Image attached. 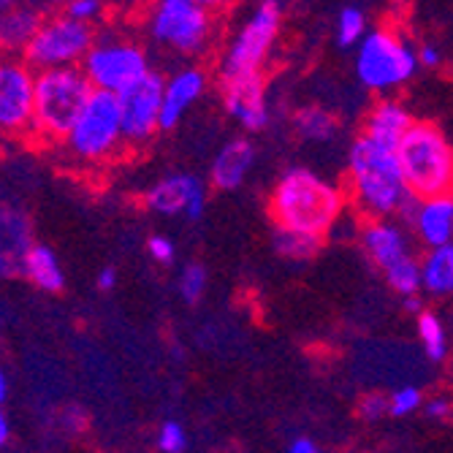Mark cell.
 I'll return each instance as SVG.
<instances>
[{"label": "cell", "instance_id": "cell-23", "mask_svg": "<svg viewBox=\"0 0 453 453\" xmlns=\"http://www.w3.org/2000/svg\"><path fill=\"white\" fill-rule=\"evenodd\" d=\"M294 128L304 142H315V144H326L332 142L340 131L337 117L323 109V106H302L294 114Z\"/></svg>", "mask_w": 453, "mask_h": 453}, {"label": "cell", "instance_id": "cell-1", "mask_svg": "<svg viewBox=\"0 0 453 453\" xmlns=\"http://www.w3.org/2000/svg\"><path fill=\"white\" fill-rule=\"evenodd\" d=\"M345 207V193L326 177L294 166L288 169L272 196H269V212L277 228L304 234L312 239H320L334 228Z\"/></svg>", "mask_w": 453, "mask_h": 453}, {"label": "cell", "instance_id": "cell-24", "mask_svg": "<svg viewBox=\"0 0 453 453\" xmlns=\"http://www.w3.org/2000/svg\"><path fill=\"white\" fill-rule=\"evenodd\" d=\"M418 340H421L424 353L429 356V361H442L448 356L445 326H442V320L432 310H424L418 315Z\"/></svg>", "mask_w": 453, "mask_h": 453}, {"label": "cell", "instance_id": "cell-28", "mask_svg": "<svg viewBox=\"0 0 453 453\" xmlns=\"http://www.w3.org/2000/svg\"><path fill=\"white\" fill-rule=\"evenodd\" d=\"M190 445L188 432L180 421H163L157 429V450L160 453H185Z\"/></svg>", "mask_w": 453, "mask_h": 453}, {"label": "cell", "instance_id": "cell-4", "mask_svg": "<svg viewBox=\"0 0 453 453\" xmlns=\"http://www.w3.org/2000/svg\"><path fill=\"white\" fill-rule=\"evenodd\" d=\"M407 188L418 198L453 196V144L432 122H416L399 144Z\"/></svg>", "mask_w": 453, "mask_h": 453}, {"label": "cell", "instance_id": "cell-36", "mask_svg": "<svg viewBox=\"0 0 453 453\" xmlns=\"http://www.w3.org/2000/svg\"><path fill=\"white\" fill-rule=\"evenodd\" d=\"M288 453H326V450H320L312 440H307V437H296L294 442H291V448H288Z\"/></svg>", "mask_w": 453, "mask_h": 453}, {"label": "cell", "instance_id": "cell-6", "mask_svg": "<svg viewBox=\"0 0 453 453\" xmlns=\"http://www.w3.org/2000/svg\"><path fill=\"white\" fill-rule=\"evenodd\" d=\"M282 25V6L274 0L258 4L253 14L236 30L220 63V85L244 76H261L264 65L277 44Z\"/></svg>", "mask_w": 453, "mask_h": 453}, {"label": "cell", "instance_id": "cell-10", "mask_svg": "<svg viewBox=\"0 0 453 453\" xmlns=\"http://www.w3.org/2000/svg\"><path fill=\"white\" fill-rule=\"evenodd\" d=\"M81 71L98 93L122 96L144 76H150V60L142 44L131 38H101L81 63Z\"/></svg>", "mask_w": 453, "mask_h": 453}, {"label": "cell", "instance_id": "cell-13", "mask_svg": "<svg viewBox=\"0 0 453 453\" xmlns=\"http://www.w3.org/2000/svg\"><path fill=\"white\" fill-rule=\"evenodd\" d=\"M144 203L160 218H185L196 223L207 210V188L196 174H169L144 193Z\"/></svg>", "mask_w": 453, "mask_h": 453}, {"label": "cell", "instance_id": "cell-38", "mask_svg": "<svg viewBox=\"0 0 453 453\" xmlns=\"http://www.w3.org/2000/svg\"><path fill=\"white\" fill-rule=\"evenodd\" d=\"M9 437H12V424H9V416L6 413H0V442H9Z\"/></svg>", "mask_w": 453, "mask_h": 453}, {"label": "cell", "instance_id": "cell-17", "mask_svg": "<svg viewBox=\"0 0 453 453\" xmlns=\"http://www.w3.org/2000/svg\"><path fill=\"white\" fill-rule=\"evenodd\" d=\"M413 126H416L413 114H410L399 101L383 98L369 109L366 122H364V136L372 139L380 147L399 150V144L404 142V136L410 134Z\"/></svg>", "mask_w": 453, "mask_h": 453}, {"label": "cell", "instance_id": "cell-14", "mask_svg": "<svg viewBox=\"0 0 453 453\" xmlns=\"http://www.w3.org/2000/svg\"><path fill=\"white\" fill-rule=\"evenodd\" d=\"M223 88V104L226 111L239 122L244 131H264L269 122V106H266V85L261 76H244L236 81H226Z\"/></svg>", "mask_w": 453, "mask_h": 453}, {"label": "cell", "instance_id": "cell-5", "mask_svg": "<svg viewBox=\"0 0 453 453\" xmlns=\"http://www.w3.org/2000/svg\"><path fill=\"white\" fill-rule=\"evenodd\" d=\"M418 65V52L388 27L369 30L356 52V76L366 90L375 93L402 88L416 76Z\"/></svg>", "mask_w": 453, "mask_h": 453}, {"label": "cell", "instance_id": "cell-39", "mask_svg": "<svg viewBox=\"0 0 453 453\" xmlns=\"http://www.w3.org/2000/svg\"><path fill=\"white\" fill-rule=\"evenodd\" d=\"M6 399H9V375L4 372L0 375V404H6Z\"/></svg>", "mask_w": 453, "mask_h": 453}, {"label": "cell", "instance_id": "cell-31", "mask_svg": "<svg viewBox=\"0 0 453 453\" xmlns=\"http://www.w3.org/2000/svg\"><path fill=\"white\" fill-rule=\"evenodd\" d=\"M147 256L155 261V264H163V266H169L177 256V247L169 236H163V234H152L147 239Z\"/></svg>", "mask_w": 453, "mask_h": 453}, {"label": "cell", "instance_id": "cell-25", "mask_svg": "<svg viewBox=\"0 0 453 453\" xmlns=\"http://www.w3.org/2000/svg\"><path fill=\"white\" fill-rule=\"evenodd\" d=\"M320 247V239L304 236V234H294V231H274V250L288 258V261H310Z\"/></svg>", "mask_w": 453, "mask_h": 453}, {"label": "cell", "instance_id": "cell-29", "mask_svg": "<svg viewBox=\"0 0 453 453\" xmlns=\"http://www.w3.org/2000/svg\"><path fill=\"white\" fill-rule=\"evenodd\" d=\"M358 416L369 424H375L386 416H391V396L380 391H369L358 399Z\"/></svg>", "mask_w": 453, "mask_h": 453}, {"label": "cell", "instance_id": "cell-35", "mask_svg": "<svg viewBox=\"0 0 453 453\" xmlns=\"http://www.w3.org/2000/svg\"><path fill=\"white\" fill-rule=\"evenodd\" d=\"M96 285H98V291H111V288L117 285V272H114L111 266L101 269V272H98V280H96Z\"/></svg>", "mask_w": 453, "mask_h": 453}, {"label": "cell", "instance_id": "cell-26", "mask_svg": "<svg viewBox=\"0 0 453 453\" xmlns=\"http://www.w3.org/2000/svg\"><path fill=\"white\" fill-rule=\"evenodd\" d=\"M366 38V14L358 6H345L337 14V44L340 47H358Z\"/></svg>", "mask_w": 453, "mask_h": 453}, {"label": "cell", "instance_id": "cell-20", "mask_svg": "<svg viewBox=\"0 0 453 453\" xmlns=\"http://www.w3.org/2000/svg\"><path fill=\"white\" fill-rule=\"evenodd\" d=\"M413 228L429 250L450 247L453 244V196L421 198Z\"/></svg>", "mask_w": 453, "mask_h": 453}, {"label": "cell", "instance_id": "cell-2", "mask_svg": "<svg viewBox=\"0 0 453 453\" xmlns=\"http://www.w3.org/2000/svg\"><path fill=\"white\" fill-rule=\"evenodd\" d=\"M348 190L361 215L369 220H388L399 215L413 198L402 172L399 152L358 136L348 155Z\"/></svg>", "mask_w": 453, "mask_h": 453}, {"label": "cell", "instance_id": "cell-11", "mask_svg": "<svg viewBox=\"0 0 453 453\" xmlns=\"http://www.w3.org/2000/svg\"><path fill=\"white\" fill-rule=\"evenodd\" d=\"M35 119V71L25 60L0 65V128L9 136H33Z\"/></svg>", "mask_w": 453, "mask_h": 453}, {"label": "cell", "instance_id": "cell-7", "mask_svg": "<svg viewBox=\"0 0 453 453\" xmlns=\"http://www.w3.org/2000/svg\"><path fill=\"white\" fill-rule=\"evenodd\" d=\"M96 47V30L88 22H79L65 12H55L44 19L30 47L25 50V63L35 71L81 68L90 50Z\"/></svg>", "mask_w": 453, "mask_h": 453}, {"label": "cell", "instance_id": "cell-32", "mask_svg": "<svg viewBox=\"0 0 453 453\" xmlns=\"http://www.w3.org/2000/svg\"><path fill=\"white\" fill-rule=\"evenodd\" d=\"M68 17H73V19H79V22H93V19H98L101 17V12H104V4H98V0H71V4H65V9H63Z\"/></svg>", "mask_w": 453, "mask_h": 453}, {"label": "cell", "instance_id": "cell-19", "mask_svg": "<svg viewBox=\"0 0 453 453\" xmlns=\"http://www.w3.org/2000/svg\"><path fill=\"white\" fill-rule=\"evenodd\" d=\"M256 163V147L250 139H231L226 142L215 160H212V169H210V180L218 190H236L247 174H250Z\"/></svg>", "mask_w": 453, "mask_h": 453}, {"label": "cell", "instance_id": "cell-18", "mask_svg": "<svg viewBox=\"0 0 453 453\" xmlns=\"http://www.w3.org/2000/svg\"><path fill=\"white\" fill-rule=\"evenodd\" d=\"M47 9L35 4H4V14H0V44L6 52H22L30 47V41L41 30L47 19Z\"/></svg>", "mask_w": 453, "mask_h": 453}, {"label": "cell", "instance_id": "cell-16", "mask_svg": "<svg viewBox=\"0 0 453 453\" xmlns=\"http://www.w3.org/2000/svg\"><path fill=\"white\" fill-rule=\"evenodd\" d=\"M207 88V73L201 68H182L166 79V93H163V114H160V131H172L180 126L185 111L201 98Z\"/></svg>", "mask_w": 453, "mask_h": 453}, {"label": "cell", "instance_id": "cell-37", "mask_svg": "<svg viewBox=\"0 0 453 453\" xmlns=\"http://www.w3.org/2000/svg\"><path fill=\"white\" fill-rule=\"evenodd\" d=\"M404 310H410V312H416V318L424 312V302H421V296H407L404 299Z\"/></svg>", "mask_w": 453, "mask_h": 453}, {"label": "cell", "instance_id": "cell-21", "mask_svg": "<svg viewBox=\"0 0 453 453\" xmlns=\"http://www.w3.org/2000/svg\"><path fill=\"white\" fill-rule=\"evenodd\" d=\"M19 274L27 282H33L35 288H41V291H47V294H58V291H63V285H65V274H63V266H60L55 250L47 244H38V242L22 256Z\"/></svg>", "mask_w": 453, "mask_h": 453}, {"label": "cell", "instance_id": "cell-30", "mask_svg": "<svg viewBox=\"0 0 453 453\" xmlns=\"http://www.w3.org/2000/svg\"><path fill=\"white\" fill-rule=\"evenodd\" d=\"M424 404V394L418 386H402L391 394V416H410Z\"/></svg>", "mask_w": 453, "mask_h": 453}, {"label": "cell", "instance_id": "cell-8", "mask_svg": "<svg viewBox=\"0 0 453 453\" xmlns=\"http://www.w3.org/2000/svg\"><path fill=\"white\" fill-rule=\"evenodd\" d=\"M122 142H126V136H122L119 96L96 90L88 109L81 111V117L76 119V126L71 128L63 144L81 163H101L111 157Z\"/></svg>", "mask_w": 453, "mask_h": 453}, {"label": "cell", "instance_id": "cell-9", "mask_svg": "<svg viewBox=\"0 0 453 453\" xmlns=\"http://www.w3.org/2000/svg\"><path fill=\"white\" fill-rule=\"evenodd\" d=\"M215 14L203 0H160L150 12V35L163 47L196 55L210 44Z\"/></svg>", "mask_w": 453, "mask_h": 453}, {"label": "cell", "instance_id": "cell-15", "mask_svg": "<svg viewBox=\"0 0 453 453\" xmlns=\"http://www.w3.org/2000/svg\"><path fill=\"white\" fill-rule=\"evenodd\" d=\"M361 244L366 258L372 261L383 274L396 269L399 264L416 258L410 250V242L404 236V228L391 220H369L361 231Z\"/></svg>", "mask_w": 453, "mask_h": 453}, {"label": "cell", "instance_id": "cell-12", "mask_svg": "<svg viewBox=\"0 0 453 453\" xmlns=\"http://www.w3.org/2000/svg\"><path fill=\"white\" fill-rule=\"evenodd\" d=\"M163 93H166V79L152 71L139 85H134L131 90L119 96L122 136H126V144L142 147L160 131Z\"/></svg>", "mask_w": 453, "mask_h": 453}, {"label": "cell", "instance_id": "cell-34", "mask_svg": "<svg viewBox=\"0 0 453 453\" xmlns=\"http://www.w3.org/2000/svg\"><path fill=\"white\" fill-rule=\"evenodd\" d=\"M418 63H421V65H426V68L440 65V50H437V47H432V44L421 47V50H418Z\"/></svg>", "mask_w": 453, "mask_h": 453}, {"label": "cell", "instance_id": "cell-3", "mask_svg": "<svg viewBox=\"0 0 453 453\" xmlns=\"http://www.w3.org/2000/svg\"><path fill=\"white\" fill-rule=\"evenodd\" d=\"M96 88L81 68L35 73V119L33 136L41 142H65Z\"/></svg>", "mask_w": 453, "mask_h": 453}, {"label": "cell", "instance_id": "cell-27", "mask_svg": "<svg viewBox=\"0 0 453 453\" xmlns=\"http://www.w3.org/2000/svg\"><path fill=\"white\" fill-rule=\"evenodd\" d=\"M177 288H180V296L188 304H196L203 296V291H207V269L201 264H185L180 272Z\"/></svg>", "mask_w": 453, "mask_h": 453}, {"label": "cell", "instance_id": "cell-22", "mask_svg": "<svg viewBox=\"0 0 453 453\" xmlns=\"http://www.w3.org/2000/svg\"><path fill=\"white\" fill-rule=\"evenodd\" d=\"M421 280L429 296H450L453 294V244L426 250L421 261Z\"/></svg>", "mask_w": 453, "mask_h": 453}, {"label": "cell", "instance_id": "cell-33", "mask_svg": "<svg viewBox=\"0 0 453 453\" xmlns=\"http://www.w3.org/2000/svg\"><path fill=\"white\" fill-rule=\"evenodd\" d=\"M426 416L429 418H448L450 413H453V404H450V399H445V396H434V399H429L426 402Z\"/></svg>", "mask_w": 453, "mask_h": 453}]
</instances>
